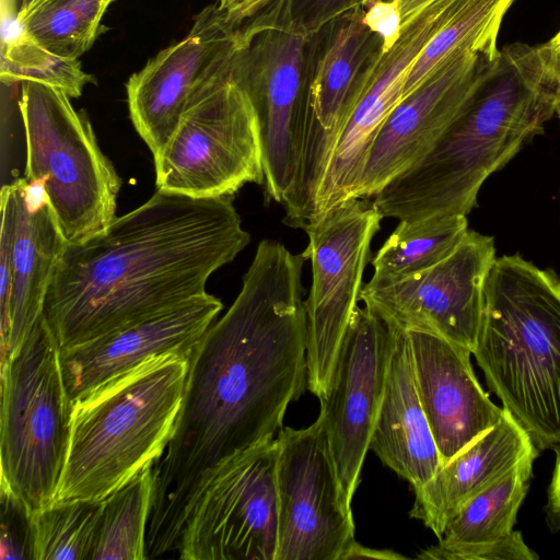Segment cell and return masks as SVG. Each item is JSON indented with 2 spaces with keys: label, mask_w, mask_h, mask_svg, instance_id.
I'll use <instances>...</instances> for the list:
<instances>
[{
  "label": "cell",
  "mask_w": 560,
  "mask_h": 560,
  "mask_svg": "<svg viewBox=\"0 0 560 560\" xmlns=\"http://www.w3.org/2000/svg\"><path fill=\"white\" fill-rule=\"evenodd\" d=\"M467 231V217L460 214L399 221L371 260L374 272L363 287L390 285L431 268L458 246Z\"/></svg>",
  "instance_id": "24"
},
{
  "label": "cell",
  "mask_w": 560,
  "mask_h": 560,
  "mask_svg": "<svg viewBox=\"0 0 560 560\" xmlns=\"http://www.w3.org/2000/svg\"><path fill=\"white\" fill-rule=\"evenodd\" d=\"M406 331L419 398L444 464L495 425L503 408L477 381L468 349L433 332Z\"/></svg>",
  "instance_id": "19"
},
{
  "label": "cell",
  "mask_w": 560,
  "mask_h": 560,
  "mask_svg": "<svg viewBox=\"0 0 560 560\" xmlns=\"http://www.w3.org/2000/svg\"><path fill=\"white\" fill-rule=\"evenodd\" d=\"M465 0H433L402 24L397 43L382 47L360 73L351 112L320 185L312 224L340 203L357 198L370 150L385 120L402 98L406 78L434 34Z\"/></svg>",
  "instance_id": "14"
},
{
  "label": "cell",
  "mask_w": 560,
  "mask_h": 560,
  "mask_svg": "<svg viewBox=\"0 0 560 560\" xmlns=\"http://www.w3.org/2000/svg\"><path fill=\"white\" fill-rule=\"evenodd\" d=\"M433 0H399L401 7L402 24L416 15L423 7Z\"/></svg>",
  "instance_id": "37"
},
{
  "label": "cell",
  "mask_w": 560,
  "mask_h": 560,
  "mask_svg": "<svg viewBox=\"0 0 560 560\" xmlns=\"http://www.w3.org/2000/svg\"><path fill=\"white\" fill-rule=\"evenodd\" d=\"M18 107L23 122L25 178L42 180L68 244H80L115 220L121 178L101 150L92 124L70 96L24 81Z\"/></svg>",
  "instance_id": "7"
},
{
  "label": "cell",
  "mask_w": 560,
  "mask_h": 560,
  "mask_svg": "<svg viewBox=\"0 0 560 560\" xmlns=\"http://www.w3.org/2000/svg\"><path fill=\"white\" fill-rule=\"evenodd\" d=\"M46 1L48 0H21L19 5V18L24 19Z\"/></svg>",
  "instance_id": "38"
},
{
  "label": "cell",
  "mask_w": 560,
  "mask_h": 560,
  "mask_svg": "<svg viewBox=\"0 0 560 560\" xmlns=\"http://www.w3.org/2000/svg\"><path fill=\"white\" fill-rule=\"evenodd\" d=\"M15 200L9 334L1 366L21 348L43 315L57 264L68 244L57 223L44 183L10 182Z\"/></svg>",
  "instance_id": "20"
},
{
  "label": "cell",
  "mask_w": 560,
  "mask_h": 560,
  "mask_svg": "<svg viewBox=\"0 0 560 560\" xmlns=\"http://www.w3.org/2000/svg\"><path fill=\"white\" fill-rule=\"evenodd\" d=\"M394 330L371 308L357 307L342 342L319 417L351 501L382 402Z\"/></svg>",
  "instance_id": "16"
},
{
  "label": "cell",
  "mask_w": 560,
  "mask_h": 560,
  "mask_svg": "<svg viewBox=\"0 0 560 560\" xmlns=\"http://www.w3.org/2000/svg\"><path fill=\"white\" fill-rule=\"evenodd\" d=\"M277 438L231 459L212 478L179 539L184 560H276Z\"/></svg>",
  "instance_id": "12"
},
{
  "label": "cell",
  "mask_w": 560,
  "mask_h": 560,
  "mask_svg": "<svg viewBox=\"0 0 560 560\" xmlns=\"http://www.w3.org/2000/svg\"><path fill=\"white\" fill-rule=\"evenodd\" d=\"M277 0H218V5L234 26L240 27Z\"/></svg>",
  "instance_id": "33"
},
{
  "label": "cell",
  "mask_w": 560,
  "mask_h": 560,
  "mask_svg": "<svg viewBox=\"0 0 560 560\" xmlns=\"http://www.w3.org/2000/svg\"><path fill=\"white\" fill-rule=\"evenodd\" d=\"M372 0H288L295 30L314 36L328 23Z\"/></svg>",
  "instance_id": "30"
},
{
  "label": "cell",
  "mask_w": 560,
  "mask_h": 560,
  "mask_svg": "<svg viewBox=\"0 0 560 560\" xmlns=\"http://www.w3.org/2000/svg\"><path fill=\"white\" fill-rule=\"evenodd\" d=\"M495 258L493 237L468 230L442 261L390 285L363 287L360 301L402 330L433 332L474 353Z\"/></svg>",
  "instance_id": "15"
},
{
  "label": "cell",
  "mask_w": 560,
  "mask_h": 560,
  "mask_svg": "<svg viewBox=\"0 0 560 560\" xmlns=\"http://www.w3.org/2000/svg\"><path fill=\"white\" fill-rule=\"evenodd\" d=\"M73 401L58 341L42 315L1 366L0 491L33 515L50 505L67 460Z\"/></svg>",
  "instance_id": "6"
},
{
  "label": "cell",
  "mask_w": 560,
  "mask_h": 560,
  "mask_svg": "<svg viewBox=\"0 0 560 560\" xmlns=\"http://www.w3.org/2000/svg\"><path fill=\"white\" fill-rule=\"evenodd\" d=\"M363 9V23L378 36L382 50H389L397 43L402 31L399 0H372Z\"/></svg>",
  "instance_id": "32"
},
{
  "label": "cell",
  "mask_w": 560,
  "mask_h": 560,
  "mask_svg": "<svg viewBox=\"0 0 560 560\" xmlns=\"http://www.w3.org/2000/svg\"><path fill=\"white\" fill-rule=\"evenodd\" d=\"M489 388L538 450L560 447V278L497 257L472 353Z\"/></svg>",
  "instance_id": "4"
},
{
  "label": "cell",
  "mask_w": 560,
  "mask_h": 560,
  "mask_svg": "<svg viewBox=\"0 0 560 560\" xmlns=\"http://www.w3.org/2000/svg\"><path fill=\"white\" fill-rule=\"evenodd\" d=\"M114 0H48L24 19L27 32L50 52L79 59L100 34Z\"/></svg>",
  "instance_id": "28"
},
{
  "label": "cell",
  "mask_w": 560,
  "mask_h": 560,
  "mask_svg": "<svg viewBox=\"0 0 560 560\" xmlns=\"http://www.w3.org/2000/svg\"><path fill=\"white\" fill-rule=\"evenodd\" d=\"M153 465L103 501L91 560L147 559V528L154 487Z\"/></svg>",
  "instance_id": "26"
},
{
  "label": "cell",
  "mask_w": 560,
  "mask_h": 560,
  "mask_svg": "<svg viewBox=\"0 0 560 560\" xmlns=\"http://www.w3.org/2000/svg\"><path fill=\"white\" fill-rule=\"evenodd\" d=\"M557 115H558V117L560 119V109H558Z\"/></svg>",
  "instance_id": "40"
},
{
  "label": "cell",
  "mask_w": 560,
  "mask_h": 560,
  "mask_svg": "<svg viewBox=\"0 0 560 560\" xmlns=\"http://www.w3.org/2000/svg\"><path fill=\"white\" fill-rule=\"evenodd\" d=\"M546 44L553 49L560 50V31Z\"/></svg>",
  "instance_id": "39"
},
{
  "label": "cell",
  "mask_w": 560,
  "mask_h": 560,
  "mask_svg": "<svg viewBox=\"0 0 560 560\" xmlns=\"http://www.w3.org/2000/svg\"><path fill=\"white\" fill-rule=\"evenodd\" d=\"M538 556L524 541L520 532L489 542L471 545L446 553L443 560H535Z\"/></svg>",
  "instance_id": "31"
},
{
  "label": "cell",
  "mask_w": 560,
  "mask_h": 560,
  "mask_svg": "<svg viewBox=\"0 0 560 560\" xmlns=\"http://www.w3.org/2000/svg\"><path fill=\"white\" fill-rule=\"evenodd\" d=\"M1 560H32V515L12 495L0 491Z\"/></svg>",
  "instance_id": "29"
},
{
  "label": "cell",
  "mask_w": 560,
  "mask_h": 560,
  "mask_svg": "<svg viewBox=\"0 0 560 560\" xmlns=\"http://www.w3.org/2000/svg\"><path fill=\"white\" fill-rule=\"evenodd\" d=\"M305 260L303 253L262 240L236 299L196 347L172 438L153 466L151 556L177 550L184 525L215 474L275 439L289 404L303 394Z\"/></svg>",
  "instance_id": "1"
},
{
  "label": "cell",
  "mask_w": 560,
  "mask_h": 560,
  "mask_svg": "<svg viewBox=\"0 0 560 560\" xmlns=\"http://www.w3.org/2000/svg\"><path fill=\"white\" fill-rule=\"evenodd\" d=\"M153 160L156 188L167 192L233 197L262 185L259 124L246 92L231 78L182 116Z\"/></svg>",
  "instance_id": "10"
},
{
  "label": "cell",
  "mask_w": 560,
  "mask_h": 560,
  "mask_svg": "<svg viewBox=\"0 0 560 560\" xmlns=\"http://www.w3.org/2000/svg\"><path fill=\"white\" fill-rule=\"evenodd\" d=\"M103 501L55 502L31 517L32 560H91Z\"/></svg>",
  "instance_id": "27"
},
{
  "label": "cell",
  "mask_w": 560,
  "mask_h": 560,
  "mask_svg": "<svg viewBox=\"0 0 560 560\" xmlns=\"http://www.w3.org/2000/svg\"><path fill=\"white\" fill-rule=\"evenodd\" d=\"M250 242L232 197L156 190L97 235L67 244L43 316L66 349L206 291Z\"/></svg>",
  "instance_id": "2"
},
{
  "label": "cell",
  "mask_w": 560,
  "mask_h": 560,
  "mask_svg": "<svg viewBox=\"0 0 560 560\" xmlns=\"http://www.w3.org/2000/svg\"><path fill=\"white\" fill-rule=\"evenodd\" d=\"M240 31L218 3L205 8L188 34L161 50L126 85L130 119L156 156L182 116L232 78Z\"/></svg>",
  "instance_id": "13"
},
{
  "label": "cell",
  "mask_w": 560,
  "mask_h": 560,
  "mask_svg": "<svg viewBox=\"0 0 560 560\" xmlns=\"http://www.w3.org/2000/svg\"><path fill=\"white\" fill-rule=\"evenodd\" d=\"M539 48L544 58L548 80L555 90L558 109H560V50L553 49L547 44L540 45Z\"/></svg>",
  "instance_id": "35"
},
{
  "label": "cell",
  "mask_w": 560,
  "mask_h": 560,
  "mask_svg": "<svg viewBox=\"0 0 560 560\" xmlns=\"http://www.w3.org/2000/svg\"><path fill=\"white\" fill-rule=\"evenodd\" d=\"M349 559H405L404 556L396 553L392 550H377L371 549L355 542L346 556L345 560Z\"/></svg>",
  "instance_id": "36"
},
{
  "label": "cell",
  "mask_w": 560,
  "mask_h": 560,
  "mask_svg": "<svg viewBox=\"0 0 560 560\" xmlns=\"http://www.w3.org/2000/svg\"><path fill=\"white\" fill-rule=\"evenodd\" d=\"M190 358H151L73 401L70 443L52 503L104 501L163 455Z\"/></svg>",
  "instance_id": "5"
},
{
  "label": "cell",
  "mask_w": 560,
  "mask_h": 560,
  "mask_svg": "<svg viewBox=\"0 0 560 560\" xmlns=\"http://www.w3.org/2000/svg\"><path fill=\"white\" fill-rule=\"evenodd\" d=\"M276 560H345L354 538L350 503L322 418L278 432Z\"/></svg>",
  "instance_id": "11"
},
{
  "label": "cell",
  "mask_w": 560,
  "mask_h": 560,
  "mask_svg": "<svg viewBox=\"0 0 560 560\" xmlns=\"http://www.w3.org/2000/svg\"><path fill=\"white\" fill-rule=\"evenodd\" d=\"M538 451L524 457L505 476L466 501L450 518L439 542L418 555L443 560L453 550L508 536L525 499Z\"/></svg>",
  "instance_id": "23"
},
{
  "label": "cell",
  "mask_w": 560,
  "mask_h": 560,
  "mask_svg": "<svg viewBox=\"0 0 560 560\" xmlns=\"http://www.w3.org/2000/svg\"><path fill=\"white\" fill-rule=\"evenodd\" d=\"M503 408V407H502ZM539 451L503 408L499 422L478 436L418 490L409 512L441 538L450 518L469 499L505 476L524 457Z\"/></svg>",
  "instance_id": "21"
},
{
  "label": "cell",
  "mask_w": 560,
  "mask_h": 560,
  "mask_svg": "<svg viewBox=\"0 0 560 560\" xmlns=\"http://www.w3.org/2000/svg\"><path fill=\"white\" fill-rule=\"evenodd\" d=\"M237 28L232 79L257 115L266 199L282 205L300 165L313 36L295 30L288 0H277Z\"/></svg>",
  "instance_id": "8"
},
{
  "label": "cell",
  "mask_w": 560,
  "mask_h": 560,
  "mask_svg": "<svg viewBox=\"0 0 560 560\" xmlns=\"http://www.w3.org/2000/svg\"><path fill=\"white\" fill-rule=\"evenodd\" d=\"M392 327L385 389L369 447L416 491L436 472L442 459L419 398L408 334Z\"/></svg>",
  "instance_id": "22"
},
{
  "label": "cell",
  "mask_w": 560,
  "mask_h": 560,
  "mask_svg": "<svg viewBox=\"0 0 560 560\" xmlns=\"http://www.w3.org/2000/svg\"><path fill=\"white\" fill-rule=\"evenodd\" d=\"M222 307L218 298L205 292L89 341L60 349L63 378L72 401L151 358L165 353L191 358Z\"/></svg>",
  "instance_id": "18"
},
{
  "label": "cell",
  "mask_w": 560,
  "mask_h": 560,
  "mask_svg": "<svg viewBox=\"0 0 560 560\" xmlns=\"http://www.w3.org/2000/svg\"><path fill=\"white\" fill-rule=\"evenodd\" d=\"M383 217L369 198L347 200L304 231L303 252L312 264L305 305L306 388L318 399L328 390L335 365L358 307L371 243Z\"/></svg>",
  "instance_id": "9"
},
{
  "label": "cell",
  "mask_w": 560,
  "mask_h": 560,
  "mask_svg": "<svg viewBox=\"0 0 560 560\" xmlns=\"http://www.w3.org/2000/svg\"><path fill=\"white\" fill-rule=\"evenodd\" d=\"M499 54H460L400 100L370 150L357 198L375 196L425 156L490 74Z\"/></svg>",
  "instance_id": "17"
},
{
  "label": "cell",
  "mask_w": 560,
  "mask_h": 560,
  "mask_svg": "<svg viewBox=\"0 0 560 560\" xmlns=\"http://www.w3.org/2000/svg\"><path fill=\"white\" fill-rule=\"evenodd\" d=\"M558 104L539 46H504L472 98L419 162L375 196L384 218L466 215L483 183L544 132Z\"/></svg>",
  "instance_id": "3"
},
{
  "label": "cell",
  "mask_w": 560,
  "mask_h": 560,
  "mask_svg": "<svg viewBox=\"0 0 560 560\" xmlns=\"http://www.w3.org/2000/svg\"><path fill=\"white\" fill-rule=\"evenodd\" d=\"M0 79L4 85L39 82L79 97L94 77L79 59L57 56L42 46L19 18L16 0H1Z\"/></svg>",
  "instance_id": "25"
},
{
  "label": "cell",
  "mask_w": 560,
  "mask_h": 560,
  "mask_svg": "<svg viewBox=\"0 0 560 560\" xmlns=\"http://www.w3.org/2000/svg\"><path fill=\"white\" fill-rule=\"evenodd\" d=\"M547 521L555 530L560 529V447L557 448L556 464L548 488L546 505Z\"/></svg>",
  "instance_id": "34"
}]
</instances>
